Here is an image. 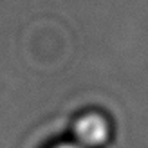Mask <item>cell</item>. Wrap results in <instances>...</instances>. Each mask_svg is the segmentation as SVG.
Here are the masks:
<instances>
[{
    "label": "cell",
    "instance_id": "obj_1",
    "mask_svg": "<svg viewBox=\"0 0 148 148\" xmlns=\"http://www.w3.org/2000/svg\"><path fill=\"white\" fill-rule=\"evenodd\" d=\"M74 134H76V139L79 141L81 148L99 146L108 137V123L99 114H87L78 119L76 127H74Z\"/></svg>",
    "mask_w": 148,
    "mask_h": 148
},
{
    "label": "cell",
    "instance_id": "obj_2",
    "mask_svg": "<svg viewBox=\"0 0 148 148\" xmlns=\"http://www.w3.org/2000/svg\"><path fill=\"white\" fill-rule=\"evenodd\" d=\"M56 148H81L79 145H62V146H56Z\"/></svg>",
    "mask_w": 148,
    "mask_h": 148
}]
</instances>
